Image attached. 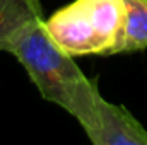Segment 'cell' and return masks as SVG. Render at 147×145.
Segmentation results:
<instances>
[{
  "label": "cell",
  "instance_id": "6da1fadb",
  "mask_svg": "<svg viewBox=\"0 0 147 145\" xmlns=\"http://www.w3.org/2000/svg\"><path fill=\"white\" fill-rule=\"evenodd\" d=\"M12 53L24 67L41 97L65 109L84 132L91 130L103 99L96 80L86 77L74 56L67 55L48 34L45 19L31 22L10 44Z\"/></svg>",
  "mask_w": 147,
  "mask_h": 145
},
{
  "label": "cell",
  "instance_id": "7a4b0ae2",
  "mask_svg": "<svg viewBox=\"0 0 147 145\" xmlns=\"http://www.w3.org/2000/svg\"><path fill=\"white\" fill-rule=\"evenodd\" d=\"M123 17V0H74L45 19V28L70 56H111Z\"/></svg>",
  "mask_w": 147,
  "mask_h": 145
},
{
  "label": "cell",
  "instance_id": "3957f363",
  "mask_svg": "<svg viewBox=\"0 0 147 145\" xmlns=\"http://www.w3.org/2000/svg\"><path fill=\"white\" fill-rule=\"evenodd\" d=\"M86 135L92 145H147L144 125L125 106L105 97L99 101L96 123Z\"/></svg>",
  "mask_w": 147,
  "mask_h": 145
},
{
  "label": "cell",
  "instance_id": "277c9868",
  "mask_svg": "<svg viewBox=\"0 0 147 145\" xmlns=\"http://www.w3.org/2000/svg\"><path fill=\"white\" fill-rule=\"evenodd\" d=\"M36 19H43L41 0H0V51H7L9 44Z\"/></svg>",
  "mask_w": 147,
  "mask_h": 145
},
{
  "label": "cell",
  "instance_id": "5b68a950",
  "mask_svg": "<svg viewBox=\"0 0 147 145\" xmlns=\"http://www.w3.org/2000/svg\"><path fill=\"white\" fill-rule=\"evenodd\" d=\"M125 17L121 36L113 55L132 53L147 48V0H123Z\"/></svg>",
  "mask_w": 147,
  "mask_h": 145
}]
</instances>
